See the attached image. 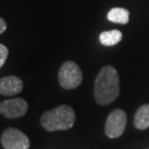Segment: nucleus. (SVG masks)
<instances>
[{
    "mask_svg": "<svg viewBox=\"0 0 149 149\" xmlns=\"http://www.w3.org/2000/svg\"><path fill=\"white\" fill-rule=\"evenodd\" d=\"M119 77L112 66L104 67L98 74L94 84V97L99 105L107 106L119 96Z\"/></svg>",
    "mask_w": 149,
    "mask_h": 149,
    "instance_id": "1",
    "label": "nucleus"
},
{
    "mask_svg": "<svg viewBox=\"0 0 149 149\" xmlns=\"http://www.w3.org/2000/svg\"><path fill=\"white\" fill-rule=\"evenodd\" d=\"M76 121L74 109L67 105L59 106L41 116V124L49 132L71 129Z\"/></svg>",
    "mask_w": 149,
    "mask_h": 149,
    "instance_id": "2",
    "label": "nucleus"
},
{
    "mask_svg": "<svg viewBox=\"0 0 149 149\" xmlns=\"http://www.w3.org/2000/svg\"><path fill=\"white\" fill-rule=\"evenodd\" d=\"M58 79L64 89H74L82 81V72L74 61H66L60 67Z\"/></svg>",
    "mask_w": 149,
    "mask_h": 149,
    "instance_id": "3",
    "label": "nucleus"
},
{
    "mask_svg": "<svg viewBox=\"0 0 149 149\" xmlns=\"http://www.w3.org/2000/svg\"><path fill=\"white\" fill-rule=\"evenodd\" d=\"M1 144L4 149H28L30 141L28 136L22 131L8 128L1 136Z\"/></svg>",
    "mask_w": 149,
    "mask_h": 149,
    "instance_id": "4",
    "label": "nucleus"
},
{
    "mask_svg": "<svg viewBox=\"0 0 149 149\" xmlns=\"http://www.w3.org/2000/svg\"><path fill=\"white\" fill-rule=\"evenodd\" d=\"M127 124V114L123 109H115L108 116L106 121L105 132L111 139L122 136Z\"/></svg>",
    "mask_w": 149,
    "mask_h": 149,
    "instance_id": "5",
    "label": "nucleus"
},
{
    "mask_svg": "<svg viewBox=\"0 0 149 149\" xmlns=\"http://www.w3.org/2000/svg\"><path fill=\"white\" fill-rule=\"evenodd\" d=\"M28 104L22 98L5 100L0 103V113L6 118H19L26 113Z\"/></svg>",
    "mask_w": 149,
    "mask_h": 149,
    "instance_id": "6",
    "label": "nucleus"
},
{
    "mask_svg": "<svg viewBox=\"0 0 149 149\" xmlns=\"http://www.w3.org/2000/svg\"><path fill=\"white\" fill-rule=\"evenodd\" d=\"M23 89L22 80L17 77L9 76L0 79V94L2 96H14Z\"/></svg>",
    "mask_w": 149,
    "mask_h": 149,
    "instance_id": "7",
    "label": "nucleus"
},
{
    "mask_svg": "<svg viewBox=\"0 0 149 149\" xmlns=\"http://www.w3.org/2000/svg\"><path fill=\"white\" fill-rule=\"evenodd\" d=\"M134 123L139 130H145L149 128V105L141 106L136 111Z\"/></svg>",
    "mask_w": 149,
    "mask_h": 149,
    "instance_id": "8",
    "label": "nucleus"
},
{
    "mask_svg": "<svg viewBox=\"0 0 149 149\" xmlns=\"http://www.w3.org/2000/svg\"><path fill=\"white\" fill-rule=\"evenodd\" d=\"M122 33L119 30H109L102 32L100 34V42L101 44L106 47H112L117 45L122 40Z\"/></svg>",
    "mask_w": 149,
    "mask_h": 149,
    "instance_id": "9",
    "label": "nucleus"
},
{
    "mask_svg": "<svg viewBox=\"0 0 149 149\" xmlns=\"http://www.w3.org/2000/svg\"><path fill=\"white\" fill-rule=\"evenodd\" d=\"M130 13L127 9L124 8H113L108 14V19L111 22L120 23V24H126L129 22Z\"/></svg>",
    "mask_w": 149,
    "mask_h": 149,
    "instance_id": "10",
    "label": "nucleus"
},
{
    "mask_svg": "<svg viewBox=\"0 0 149 149\" xmlns=\"http://www.w3.org/2000/svg\"><path fill=\"white\" fill-rule=\"evenodd\" d=\"M8 55H9L8 49L4 45L0 44V69H1L3 67V65L5 64V62L8 58Z\"/></svg>",
    "mask_w": 149,
    "mask_h": 149,
    "instance_id": "11",
    "label": "nucleus"
},
{
    "mask_svg": "<svg viewBox=\"0 0 149 149\" xmlns=\"http://www.w3.org/2000/svg\"><path fill=\"white\" fill-rule=\"evenodd\" d=\"M6 29H7L6 22L2 19V17H0V34H2L3 32H5Z\"/></svg>",
    "mask_w": 149,
    "mask_h": 149,
    "instance_id": "12",
    "label": "nucleus"
}]
</instances>
